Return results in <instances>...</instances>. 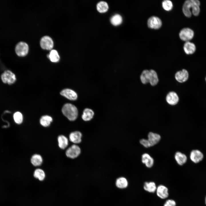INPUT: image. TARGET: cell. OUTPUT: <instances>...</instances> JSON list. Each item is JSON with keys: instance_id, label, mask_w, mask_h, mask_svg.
Instances as JSON below:
<instances>
[{"instance_id": "cell-1", "label": "cell", "mask_w": 206, "mask_h": 206, "mask_svg": "<svg viewBox=\"0 0 206 206\" xmlns=\"http://www.w3.org/2000/svg\"><path fill=\"white\" fill-rule=\"evenodd\" d=\"M200 2L197 0H187L184 2L183 7V12L186 17H189L191 16V9L193 14L195 16L198 15L199 13Z\"/></svg>"}, {"instance_id": "cell-2", "label": "cell", "mask_w": 206, "mask_h": 206, "mask_svg": "<svg viewBox=\"0 0 206 206\" xmlns=\"http://www.w3.org/2000/svg\"><path fill=\"white\" fill-rule=\"evenodd\" d=\"M62 111L63 114L70 121H74L77 118L78 109L72 104L67 103L64 104L62 107Z\"/></svg>"}, {"instance_id": "cell-3", "label": "cell", "mask_w": 206, "mask_h": 206, "mask_svg": "<svg viewBox=\"0 0 206 206\" xmlns=\"http://www.w3.org/2000/svg\"><path fill=\"white\" fill-rule=\"evenodd\" d=\"M1 78L3 83L8 85L13 84L16 80L15 74L9 70L5 71L1 75Z\"/></svg>"}, {"instance_id": "cell-4", "label": "cell", "mask_w": 206, "mask_h": 206, "mask_svg": "<svg viewBox=\"0 0 206 206\" xmlns=\"http://www.w3.org/2000/svg\"><path fill=\"white\" fill-rule=\"evenodd\" d=\"M29 47L26 43L21 41L18 43L15 48V52L18 56L24 57L28 54Z\"/></svg>"}, {"instance_id": "cell-5", "label": "cell", "mask_w": 206, "mask_h": 206, "mask_svg": "<svg viewBox=\"0 0 206 206\" xmlns=\"http://www.w3.org/2000/svg\"><path fill=\"white\" fill-rule=\"evenodd\" d=\"M179 100L178 94L174 91L169 92L166 96V101L168 104L171 106L176 105L179 103Z\"/></svg>"}, {"instance_id": "cell-6", "label": "cell", "mask_w": 206, "mask_h": 206, "mask_svg": "<svg viewBox=\"0 0 206 206\" xmlns=\"http://www.w3.org/2000/svg\"><path fill=\"white\" fill-rule=\"evenodd\" d=\"M194 35V32L193 31L189 28L183 29L179 33V36L180 39L186 42L191 39Z\"/></svg>"}, {"instance_id": "cell-7", "label": "cell", "mask_w": 206, "mask_h": 206, "mask_svg": "<svg viewBox=\"0 0 206 206\" xmlns=\"http://www.w3.org/2000/svg\"><path fill=\"white\" fill-rule=\"evenodd\" d=\"M174 77L178 82L183 83L186 82L189 77V74L187 70L182 69L177 71L175 74Z\"/></svg>"}, {"instance_id": "cell-8", "label": "cell", "mask_w": 206, "mask_h": 206, "mask_svg": "<svg viewBox=\"0 0 206 206\" xmlns=\"http://www.w3.org/2000/svg\"><path fill=\"white\" fill-rule=\"evenodd\" d=\"M148 27L152 29H158L162 25L161 19L158 17L152 16L148 18L147 22Z\"/></svg>"}, {"instance_id": "cell-9", "label": "cell", "mask_w": 206, "mask_h": 206, "mask_svg": "<svg viewBox=\"0 0 206 206\" xmlns=\"http://www.w3.org/2000/svg\"><path fill=\"white\" fill-rule=\"evenodd\" d=\"M81 149L76 144L72 145L66 150V156L71 159L77 157L80 154Z\"/></svg>"}, {"instance_id": "cell-10", "label": "cell", "mask_w": 206, "mask_h": 206, "mask_svg": "<svg viewBox=\"0 0 206 206\" xmlns=\"http://www.w3.org/2000/svg\"><path fill=\"white\" fill-rule=\"evenodd\" d=\"M40 45L43 49L50 50L53 48L54 42L51 37L48 36H45L41 39Z\"/></svg>"}, {"instance_id": "cell-11", "label": "cell", "mask_w": 206, "mask_h": 206, "mask_svg": "<svg viewBox=\"0 0 206 206\" xmlns=\"http://www.w3.org/2000/svg\"><path fill=\"white\" fill-rule=\"evenodd\" d=\"M156 193L157 196L162 199H166L169 196L168 188L163 185H160L157 187Z\"/></svg>"}, {"instance_id": "cell-12", "label": "cell", "mask_w": 206, "mask_h": 206, "mask_svg": "<svg viewBox=\"0 0 206 206\" xmlns=\"http://www.w3.org/2000/svg\"><path fill=\"white\" fill-rule=\"evenodd\" d=\"M203 153L197 149L193 150L190 153V159L194 163H197L200 162L203 159Z\"/></svg>"}, {"instance_id": "cell-13", "label": "cell", "mask_w": 206, "mask_h": 206, "mask_svg": "<svg viewBox=\"0 0 206 206\" xmlns=\"http://www.w3.org/2000/svg\"><path fill=\"white\" fill-rule=\"evenodd\" d=\"M60 94L62 96L70 100H76L78 98V95L76 92L69 89L63 90L61 92Z\"/></svg>"}, {"instance_id": "cell-14", "label": "cell", "mask_w": 206, "mask_h": 206, "mask_svg": "<svg viewBox=\"0 0 206 206\" xmlns=\"http://www.w3.org/2000/svg\"><path fill=\"white\" fill-rule=\"evenodd\" d=\"M161 136L157 133L149 132L148 135V139L151 146L157 144L160 140Z\"/></svg>"}, {"instance_id": "cell-15", "label": "cell", "mask_w": 206, "mask_h": 206, "mask_svg": "<svg viewBox=\"0 0 206 206\" xmlns=\"http://www.w3.org/2000/svg\"><path fill=\"white\" fill-rule=\"evenodd\" d=\"M149 84L152 86H154L158 84L159 79L158 74L155 70L153 69H150Z\"/></svg>"}, {"instance_id": "cell-16", "label": "cell", "mask_w": 206, "mask_h": 206, "mask_svg": "<svg viewBox=\"0 0 206 206\" xmlns=\"http://www.w3.org/2000/svg\"><path fill=\"white\" fill-rule=\"evenodd\" d=\"M142 162L148 168L152 167L154 163L153 159L147 153H144L142 155Z\"/></svg>"}, {"instance_id": "cell-17", "label": "cell", "mask_w": 206, "mask_h": 206, "mask_svg": "<svg viewBox=\"0 0 206 206\" xmlns=\"http://www.w3.org/2000/svg\"><path fill=\"white\" fill-rule=\"evenodd\" d=\"M157 187L154 182L146 181L144 183L143 188L144 190L146 192L153 193L156 192Z\"/></svg>"}, {"instance_id": "cell-18", "label": "cell", "mask_w": 206, "mask_h": 206, "mask_svg": "<svg viewBox=\"0 0 206 206\" xmlns=\"http://www.w3.org/2000/svg\"><path fill=\"white\" fill-rule=\"evenodd\" d=\"M175 159L177 163L180 165H184L187 160V157L186 155L179 151L176 152L175 153Z\"/></svg>"}, {"instance_id": "cell-19", "label": "cell", "mask_w": 206, "mask_h": 206, "mask_svg": "<svg viewBox=\"0 0 206 206\" xmlns=\"http://www.w3.org/2000/svg\"><path fill=\"white\" fill-rule=\"evenodd\" d=\"M82 134L79 131H76L71 132L69 135L70 140L72 142L78 144L81 141Z\"/></svg>"}, {"instance_id": "cell-20", "label": "cell", "mask_w": 206, "mask_h": 206, "mask_svg": "<svg viewBox=\"0 0 206 206\" xmlns=\"http://www.w3.org/2000/svg\"><path fill=\"white\" fill-rule=\"evenodd\" d=\"M183 49L186 54L188 55L191 54L195 52L196 47L193 43L188 41L185 43Z\"/></svg>"}, {"instance_id": "cell-21", "label": "cell", "mask_w": 206, "mask_h": 206, "mask_svg": "<svg viewBox=\"0 0 206 206\" xmlns=\"http://www.w3.org/2000/svg\"><path fill=\"white\" fill-rule=\"evenodd\" d=\"M149 70L145 69L142 71L140 76V79L141 83L146 85L149 83Z\"/></svg>"}, {"instance_id": "cell-22", "label": "cell", "mask_w": 206, "mask_h": 206, "mask_svg": "<svg viewBox=\"0 0 206 206\" xmlns=\"http://www.w3.org/2000/svg\"><path fill=\"white\" fill-rule=\"evenodd\" d=\"M94 113L93 111L90 108H86L83 112L82 116V119L86 121L91 120L93 117Z\"/></svg>"}, {"instance_id": "cell-23", "label": "cell", "mask_w": 206, "mask_h": 206, "mask_svg": "<svg viewBox=\"0 0 206 206\" xmlns=\"http://www.w3.org/2000/svg\"><path fill=\"white\" fill-rule=\"evenodd\" d=\"M115 184L118 188L123 189L126 188L128 185L127 179L125 177H121L117 178Z\"/></svg>"}, {"instance_id": "cell-24", "label": "cell", "mask_w": 206, "mask_h": 206, "mask_svg": "<svg viewBox=\"0 0 206 206\" xmlns=\"http://www.w3.org/2000/svg\"><path fill=\"white\" fill-rule=\"evenodd\" d=\"M58 141L59 147L62 149L65 148L68 145V138L63 135H61L58 137Z\"/></svg>"}, {"instance_id": "cell-25", "label": "cell", "mask_w": 206, "mask_h": 206, "mask_svg": "<svg viewBox=\"0 0 206 206\" xmlns=\"http://www.w3.org/2000/svg\"><path fill=\"white\" fill-rule=\"evenodd\" d=\"M47 57L52 62H58L60 59V57L57 51L55 49L52 50Z\"/></svg>"}, {"instance_id": "cell-26", "label": "cell", "mask_w": 206, "mask_h": 206, "mask_svg": "<svg viewBox=\"0 0 206 206\" xmlns=\"http://www.w3.org/2000/svg\"><path fill=\"white\" fill-rule=\"evenodd\" d=\"M96 7L97 10L100 13H105L108 11V9L107 3L104 1L99 2L97 5Z\"/></svg>"}, {"instance_id": "cell-27", "label": "cell", "mask_w": 206, "mask_h": 206, "mask_svg": "<svg viewBox=\"0 0 206 206\" xmlns=\"http://www.w3.org/2000/svg\"><path fill=\"white\" fill-rule=\"evenodd\" d=\"M31 161V163L35 166L40 165L42 163L43 160L41 156L38 154H35L32 157Z\"/></svg>"}, {"instance_id": "cell-28", "label": "cell", "mask_w": 206, "mask_h": 206, "mask_svg": "<svg viewBox=\"0 0 206 206\" xmlns=\"http://www.w3.org/2000/svg\"><path fill=\"white\" fill-rule=\"evenodd\" d=\"M52 121V118L48 115L42 116L40 120L41 124L43 126L47 127L49 126Z\"/></svg>"}, {"instance_id": "cell-29", "label": "cell", "mask_w": 206, "mask_h": 206, "mask_svg": "<svg viewBox=\"0 0 206 206\" xmlns=\"http://www.w3.org/2000/svg\"><path fill=\"white\" fill-rule=\"evenodd\" d=\"M122 17L118 14L113 16L110 19L111 23L114 26H117L120 24L122 23Z\"/></svg>"}, {"instance_id": "cell-30", "label": "cell", "mask_w": 206, "mask_h": 206, "mask_svg": "<svg viewBox=\"0 0 206 206\" xmlns=\"http://www.w3.org/2000/svg\"><path fill=\"white\" fill-rule=\"evenodd\" d=\"M33 176L40 181H43L45 177V173L43 170L40 169H36L34 171Z\"/></svg>"}, {"instance_id": "cell-31", "label": "cell", "mask_w": 206, "mask_h": 206, "mask_svg": "<svg viewBox=\"0 0 206 206\" xmlns=\"http://www.w3.org/2000/svg\"><path fill=\"white\" fill-rule=\"evenodd\" d=\"M13 118L14 121L17 124H21L23 120V116L22 113L19 111L15 112L13 114Z\"/></svg>"}, {"instance_id": "cell-32", "label": "cell", "mask_w": 206, "mask_h": 206, "mask_svg": "<svg viewBox=\"0 0 206 206\" xmlns=\"http://www.w3.org/2000/svg\"><path fill=\"white\" fill-rule=\"evenodd\" d=\"M162 6L164 10L168 11L171 10L173 7L172 2L169 0L163 1L162 2Z\"/></svg>"}, {"instance_id": "cell-33", "label": "cell", "mask_w": 206, "mask_h": 206, "mask_svg": "<svg viewBox=\"0 0 206 206\" xmlns=\"http://www.w3.org/2000/svg\"><path fill=\"white\" fill-rule=\"evenodd\" d=\"M175 201L172 199H167L164 203L163 206H176Z\"/></svg>"}, {"instance_id": "cell-34", "label": "cell", "mask_w": 206, "mask_h": 206, "mask_svg": "<svg viewBox=\"0 0 206 206\" xmlns=\"http://www.w3.org/2000/svg\"><path fill=\"white\" fill-rule=\"evenodd\" d=\"M140 144L144 147L147 148L151 147L148 140L145 139H142L140 140Z\"/></svg>"}, {"instance_id": "cell-35", "label": "cell", "mask_w": 206, "mask_h": 206, "mask_svg": "<svg viewBox=\"0 0 206 206\" xmlns=\"http://www.w3.org/2000/svg\"><path fill=\"white\" fill-rule=\"evenodd\" d=\"M205 204L206 205V197L205 199Z\"/></svg>"}, {"instance_id": "cell-36", "label": "cell", "mask_w": 206, "mask_h": 206, "mask_svg": "<svg viewBox=\"0 0 206 206\" xmlns=\"http://www.w3.org/2000/svg\"><path fill=\"white\" fill-rule=\"evenodd\" d=\"M205 81H206V78H205Z\"/></svg>"}]
</instances>
